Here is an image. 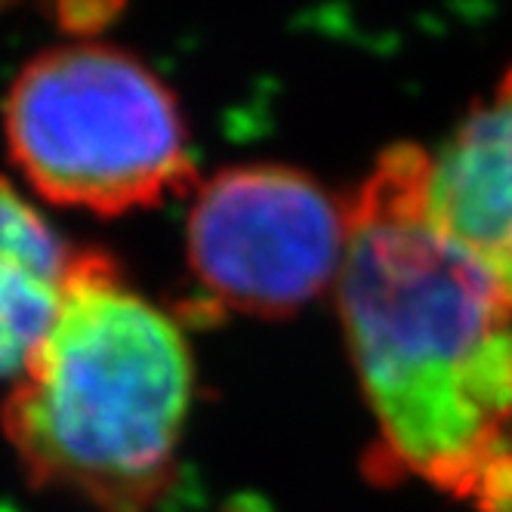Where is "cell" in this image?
<instances>
[{
  "label": "cell",
  "instance_id": "cell-1",
  "mask_svg": "<svg viewBox=\"0 0 512 512\" xmlns=\"http://www.w3.org/2000/svg\"><path fill=\"white\" fill-rule=\"evenodd\" d=\"M429 164L398 142L346 201L337 287L371 469L512 512V290L432 219Z\"/></svg>",
  "mask_w": 512,
  "mask_h": 512
},
{
  "label": "cell",
  "instance_id": "cell-2",
  "mask_svg": "<svg viewBox=\"0 0 512 512\" xmlns=\"http://www.w3.org/2000/svg\"><path fill=\"white\" fill-rule=\"evenodd\" d=\"M195 371L186 337L99 253H78L50 334L0 426L31 482L102 512H149L173 485Z\"/></svg>",
  "mask_w": 512,
  "mask_h": 512
},
{
  "label": "cell",
  "instance_id": "cell-3",
  "mask_svg": "<svg viewBox=\"0 0 512 512\" xmlns=\"http://www.w3.org/2000/svg\"><path fill=\"white\" fill-rule=\"evenodd\" d=\"M4 121L25 179L62 207L127 213L192 182L173 96L115 47H59L28 62L7 96Z\"/></svg>",
  "mask_w": 512,
  "mask_h": 512
},
{
  "label": "cell",
  "instance_id": "cell-4",
  "mask_svg": "<svg viewBox=\"0 0 512 512\" xmlns=\"http://www.w3.org/2000/svg\"><path fill=\"white\" fill-rule=\"evenodd\" d=\"M346 201L294 167L247 164L207 179L189 213V269L213 309L281 318L340 275Z\"/></svg>",
  "mask_w": 512,
  "mask_h": 512
},
{
  "label": "cell",
  "instance_id": "cell-5",
  "mask_svg": "<svg viewBox=\"0 0 512 512\" xmlns=\"http://www.w3.org/2000/svg\"><path fill=\"white\" fill-rule=\"evenodd\" d=\"M429 210L512 290V65L432 155Z\"/></svg>",
  "mask_w": 512,
  "mask_h": 512
},
{
  "label": "cell",
  "instance_id": "cell-6",
  "mask_svg": "<svg viewBox=\"0 0 512 512\" xmlns=\"http://www.w3.org/2000/svg\"><path fill=\"white\" fill-rule=\"evenodd\" d=\"M75 250L0 182V380L19 377L59 315Z\"/></svg>",
  "mask_w": 512,
  "mask_h": 512
}]
</instances>
